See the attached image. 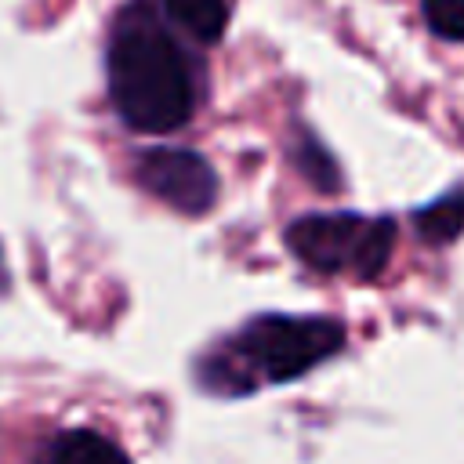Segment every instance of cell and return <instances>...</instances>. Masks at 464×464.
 Instances as JSON below:
<instances>
[{
	"mask_svg": "<svg viewBox=\"0 0 464 464\" xmlns=\"http://www.w3.org/2000/svg\"><path fill=\"white\" fill-rule=\"evenodd\" d=\"M286 246L312 272L377 279L395 246V221L344 214V210L341 214H304L286 225Z\"/></svg>",
	"mask_w": 464,
	"mask_h": 464,
	"instance_id": "3957f363",
	"label": "cell"
},
{
	"mask_svg": "<svg viewBox=\"0 0 464 464\" xmlns=\"http://www.w3.org/2000/svg\"><path fill=\"white\" fill-rule=\"evenodd\" d=\"M413 225L420 232L424 243H450L464 232V196H446V199H435L428 203L424 210L413 214Z\"/></svg>",
	"mask_w": 464,
	"mask_h": 464,
	"instance_id": "52a82bcc",
	"label": "cell"
},
{
	"mask_svg": "<svg viewBox=\"0 0 464 464\" xmlns=\"http://www.w3.org/2000/svg\"><path fill=\"white\" fill-rule=\"evenodd\" d=\"M167 18L199 44H218L228 25V0H163Z\"/></svg>",
	"mask_w": 464,
	"mask_h": 464,
	"instance_id": "8992f818",
	"label": "cell"
},
{
	"mask_svg": "<svg viewBox=\"0 0 464 464\" xmlns=\"http://www.w3.org/2000/svg\"><path fill=\"white\" fill-rule=\"evenodd\" d=\"M105 72L116 116L138 134H170L196 112V65L163 25L152 0H130L120 11L109 36Z\"/></svg>",
	"mask_w": 464,
	"mask_h": 464,
	"instance_id": "6da1fadb",
	"label": "cell"
},
{
	"mask_svg": "<svg viewBox=\"0 0 464 464\" xmlns=\"http://www.w3.org/2000/svg\"><path fill=\"white\" fill-rule=\"evenodd\" d=\"M344 348V326L330 315H254L196 362V381L210 395H250L286 384L334 359Z\"/></svg>",
	"mask_w": 464,
	"mask_h": 464,
	"instance_id": "7a4b0ae2",
	"label": "cell"
},
{
	"mask_svg": "<svg viewBox=\"0 0 464 464\" xmlns=\"http://www.w3.org/2000/svg\"><path fill=\"white\" fill-rule=\"evenodd\" d=\"M294 156H297V167H301L319 188H337V167H334V160H330L315 141H304Z\"/></svg>",
	"mask_w": 464,
	"mask_h": 464,
	"instance_id": "9c48e42d",
	"label": "cell"
},
{
	"mask_svg": "<svg viewBox=\"0 0 464 464\" xmlns=\"http://www.w3.org/2000/svg\"><path fill=\"white\" fill-rule=\"evenodd\" d=\"M134 178L149 196L163 199L170 210L188 218L207 214L218 199V174L192 149H145L134 163Z\"/></svg>",
	"mask_w": 464,
	"mask_h": 464,
	"instance_id": "277c9868",
	"label": "cell"
},
{
	"mask_svg": "<svg viewBox=\"0 0 464 464\" xmlns=\"http://www.w3.org/2000/svg\"><path fill=\"white\" fill-rule=\"evenodd\" d=\"M40 464H130V457L91 428H72L51 439Z\"/></svg>",
	"mask_w": 464,
	"mask_h": 464,
	"instance_id": "5b68a950",
	"label": "cell"
},
{
	"mask_svg": "<svg viewBox=\"0 0 464 464\" xmlns=\"http://www.w3.org/2000/svg\"><path fill=\"white\" fill-rule=\"evenodd\" d=\"M420 11L435 36L464 44V0H420Z\"/></svg>",
	"mask_w": 464,
	"mask_h": 464,
	"instance_id": "ba28073f",
	"label": "cell"
}]
</instances>
